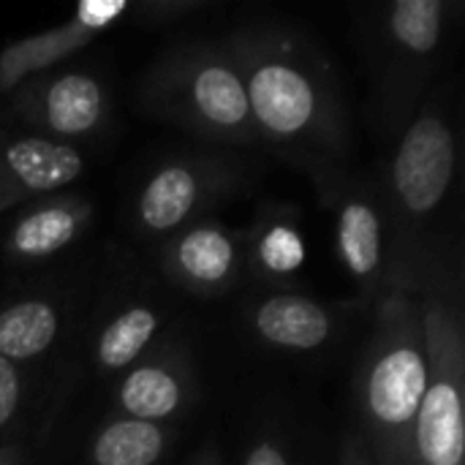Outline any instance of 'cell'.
<instances>
[{
  "mask_svg": "<svg viewBox=\"0 0 465 465\" xmlns=\"http://www.w3.org/2000/svg\"><path fill=\"white\" fill-rule=\"evenodd\" d=\"M428 390V351L425 330H414L406 311L398 313L395 324L381 338L365 373V414L373 433L390 452L401 458L411 450L417 411Z\"/></svg>",
  "mask_w": 465,
  "mask_h": 465,
  "instance_id": "obj_1",
  "label": "cell"
},
{
  "mask_svg": "<svg viewBox=\"0 0 465 465\" xmlns=\"http://www.w3.org/2000/svg\"><path fill=\"white\" fill-rule=\"evenodd\" d=\"M428 390L417 411L411 447L420 465H463L460 351L447 319L436 311L425 324Z\"/></svg>",
  "mask_w": 465,
  "mask_h": 465,
  "instance_id": "obj_2",
  "label": "cell"
},
{
  "mask_svg": "<svg viewBox=\"0 0 465 465\" xmlns=\"http://www.w3.org/2000/svg\"><path fill=\"white\" fill-rule=\"evenodd\" d=\"M245 95L253 125L275 139L308 136L322 120V90L292 57L259 52L245 57Z\"/></svg>",
  "mask_w": 465,
  "mask_h": 465,
  "instance_id": "obj_3",
  "label": "cell"
},
{
  "mask_svg": "<svg viewBox=\"0 0 465 465\" xmlns=\"http://www.w3.org/2000/svg\"><path fill=\"white\" fill-rule=\"evenodd\" d=\"M455 174V142L439 117H420L403 136L392 185L403 207L414 215L430 213L447 193Z\"/></svg>",
  "mask_w": 465,
  "mask_h": 465,
  "instance_id": "obj_4",
  "label": "cell"
},
{
  "mask_svg": "<svg viewBox=\"0 0 465 465\" xmlns=\"http://www.w3.org/2000/svg\"><path fill=\"white\" fill-rule=\"evenodd\" d=\"M172 98L183 106V117L223 136H245L253 131V117L242 76L221 60H199L185 74L174 76Z\"/></svg>",
  "mask_w": 465,
  "mask_h": 465,
  "instance_id": "obj_5",
  "label": "cell"
},
{
  "mask_svg": "<svg viewBox=\"0 0 465 465\" xmlns=\"http://www.w3.org/2000/svg\"><path fill=\"white\" fill-rule=\"evenodd\" d=\"M0 166L22 191H57L82 174L79 153L46 139H14L0 153Z\"/></svg>",
  "mask_w": 465,
  "mask_h": 465,
  "instance_id": "obj_6",
  "label": "cell"
},
{
  "mask_svg": "<svg viewBox=\"0 0 465 465\" xmlns=\"http://www.w3.org/2000/svg\"><path fill=\"white\" fill-rule=\"evenodd\" d=\"M256 330L272 346L305 351L319 349L330 338L332 322L319 302L283 294L262 302V308L256 311Z\"/></svg>",
  "mask_w": 465,
  "mask_h": 465,
  "instance_id": "obj_7",
  "label": "cell"
},
{
  "mask_svg": "<svg viewBox=\"0 0 465 465\" xmlns=\"http://www.w3.org/2000/svg\"><path fill=\"white\" fill-rule=\"evenodd\" d=\"M199 202V177L185 163L163 166L139 196V221L153 232L180 226Z\"/></svg>",
  "mask_w": 465,
  "mask_h": 465,
  "instance_id": "obj_8",
  "label": "cell"
},
{
  "mask_svg": "<svg viewBox=\"0 0 465 465\" xmlns=\"http://www.w3.org/2000/svg\"><path fill=\"white\" fill-rule=\"evenodd\" d=\"M101 87L87 74H65L46 87L44 117L52 131L65 136L87 134L101 120Z\"/></svg>",
  "mask_w": 465,
  "mask_h": 465,
  "instance_id": "obj_9",
  "label": "cell"
},
{
  "mask_svg": "<svg viewBox=\"0 0 465 465\" xmlns=\"http://www.w3.org/2000/svg\"><path fill=\"white\" fill-rule=\"evenodd\" d=\"M57 335V316L49 302L27 300L0 313V357L27 360L52 346Z\"/></svg>",
  "mask_w": 465,
  "mask_h": 465,
  "instance_id": "obj_10",
  "label": "cell"
},
{
  "mask_svg": "<svg viewBox=\"0 0 465 465\" xmlns=\"http://www.w3.org/2000/svg\"><path fill=\"white\" fill-rule=\"evenodd\" d=\"M338 248L341 256L354 278H371L381 264V223L376 210L362 202L351 199L341 210L338 221Z\"/></svg>",
  "mask_w": 465,
  "mask_h": 465,
  "instance_id": "obj_11",
  "label": "cell"
},
{
  "mask_svg": "<svg viewBox=\"0 0 465 465\" xmlns=\"http://www.w3.org/2000/svg\"><path fill=\"white\" fill-rule=\"evenodd\" d=\"M163 433L153 422L120 420L112 422L93 447L95 465H153L163 452Z\"/></svg>",
  "mask_w": 465,
  "mask_h": 465,
  "instance_id": "obj_12",
  "label": "cell"
},
{
  "mask_svg": "<svg viewBox=\"0 0 465 465\" xmlns=\"http://www.w3.org/2000/svg\"><path fill=\"white\" fill-rule=\"evenodd\" d=\"M174 262H177L180 272L193 283H202V286L221 283L232 272L234 245L223 232H218L213 226H202V229L188 232L177 242Z\"/></svg>",
  "mask_w": 465,
  "mask_h": 465,
  "instance_id": "obj_13",
  "label": "cell"
},
{
  "mask_svg": "<svg viewBox=\"0 0 465 465\" xmlns=\"http://www.w3.org/2000/svg\"><path fill=\"white\" fill-rule=\"evenodd\" d=\"M120 403L128 414H134L131 420H166L180 406V384L166 368L144 365L123 381Z\"/></svg>",
  "mask_w": 465,
  "mask_h": 465,
  "instance_id": "obj_14",
  "label": "cell"
},
{
  "mask_svg": "<svg viewBox=\"0 0 465 465\" xmlns=\"http://www.w3.org/2000/svg\"><path fill=\"white\" fill-rule=\"evenodd\" d=\"M79 229V218L68 207H44L25 215L11 232V251L27 259L49 256L65 248Z\"/></svg>",
  "mask_w": 465,
  "mask_h": 465,
  "instance_id": "obj_15",
  "label": "cell"
},
{
  "mask_svg": "<svg viewBox=\"0 0 465 465\" xmlns=\"http://www.w3.org/2000/svg\"><path fill=\"white\" fill-rule=\"evenodd\" d=\"M155 327L158 316L150 308H128L104 330L98 341V362L109 371L131 365L155 335Z\"/></svg>",
  "mask_w": 465,
  "mask_h": 465,
  "instance_id": "obj_16",
  "label": "cell"
},
{
  "mask_svg": "<svg viewBox=\"0 0 465 465\" xmlns=\"http://www.w3.org/2000/svg\"><path fill=\"white\" fill-rule=\"evenodd\" d=\"M441 11L444 5L439 0H401L392 5L390 27L406 49L422 54L439 44Z\"/></svg>",
  "mask_w": 465,
  "mask_h": 465,
  "instance_id": "obj_17",
  "label": "cell"
},
{
  "mask_svg": "<svg viewBox=\"0 0 465 465\" xmlns=\"http://www.w3.org/2000/svg\"><path fill=\"white\" fill-rule=\"evenodd\" d=\"M259 253H262V262L270 272H278V275H286V272H294L302 259H305V248H302V240L300 234L292 229V226H272L262 245H259Z\"/></svg>",
  "mask_w": 465,
  "mask_h": 465,
  "instance_id": "obj_18",
  "label": "cell"
},
{
  "mask_svg": "<svg viewBox=\"0 0 465 465\" xmlns=\"http://www.w3.org/2000/svg\"><path fill=\"white\" fill-rule=\"evenodd\" d=\"M128 5L123 0H84L76 5V25L82 30H98V27H106L114 16H120Z\"/></svg>",
  "mask_w": 465,
  "mask_h": 465,
  "instance_id": "obj_19",
  "label": "cell"
},
{
  "mask_svg": "<svg viewBox=\"0 0 465 465\" xmlns=\"http://www.w3.org/2000/svg\"><path fill=\"white\" fill-rule=\"evenodd\" d=\"M16 401H19L16 371H14V365L5 357H0V425L11 420V414L16 409Z\"/></svg>",
  "mask_w": 465,
  "mask_h": 465,
  "instance_id": "obj_20",
  "label": "cell"
},
{
  "mask_svg": "<svg viewBox=\"0 0 465 465\" xmlns=\"http://www.w3.org/2000/svg\"><path fill=\"white\" fill-rule=\"evenodd\" d=\"M245 465H289L286 458L272 447V444H259L248 458H245Z\"/></svg>",
  "mask_w": 465,
  "mask_h": 465,
  "instance_id": "obj_21",
  "label": "cell"
},
{
  "mask_svg": "<svg viewBox=\"0 0 465 465\" xmlns=\"http://www.w3.org/2000/svg\"><path fill=\"white\" fill-rule=\"evenodd\" d=\"M354 465H362V463H354Z\"/></svg>",
  "mask_w": 465,
  "mask_h": 465,
  "instance_id": "obj_22",
  "label": "cell"
}]
</instances>
